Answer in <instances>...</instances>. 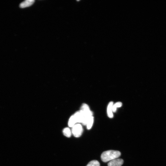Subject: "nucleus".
Listing matches in <instances>:
<instances>
[{
	"label": "nucleus",
	"mask_w": 166,
	"mask_h": 166,
	"mask_svg": "<svg viewBox=\"0 0 166 166\" xmlns=\"http://www.w3.org/2000/svg\"><path fill=\"white\" fill-rule=\"evenodd\" d=\"M121 155L119 151L109 150L103 152L101 156V159L102 162H106L118 158Z\"/></svg>",
	"instance_id": "f257e3e1"
},
{
	"label": "nucleus",
	"mask_w": 166,
	"mask_h": 166,
	"mask_svg": "<svg viewBox=\"0 0 166 166\" xmlns=\"http://www.w3.org/2000/svg\"><path fill=\"white\" fill-rule=\"evenodd\" d=\"M81 110L82 112L84 119L82 122L83 125H86L90 117L92 116L93 113L90 109L89 106L86 104L82 105Z\"/></svg>",
	"instance_id": "f03ea898"
},
{
	"label": "nucleus",
	"mask_w": 166,
	"mask_h": 166,
	"mask_svg": "<svg viewBox=\"0 0 166 166\" xmlns=\"http://www.w3.org/2000/svg\"><path fill=\"white\" fill-rule=\"evenodd\" d=\"M72 128V133L75 137H78L81 136L83 129L81 124H76Z\"/></svg>",
	"instance_id": "7ed1b4c3"
},
{
	"label": "nucleus",
	"mask_w": 166,
	"mask_h": 166,
	"mask_svg": "<svg viewBox=\"0 0 166 166\" xmlns=\"http://www.w3.org/2000/svg\"><path fill=\"white\" fill-rule=\"evenodd\" d=\"M123 162L122 159L117 158L110 161L108 164V166H121Z\"/></svg>",
	"instance_id": "20e7f679"
},
{
	"label": "nucleus",
	"mask_w": 166,
	"mask_h": 166,
	"mask_svg": "<svg viewBox=\"0 0 166 166\" xmlns=\"http://www.w3.org/2000/svg\"><path fill=\"white\" fill-rule=\"evenodd\" d=\"M74 115L77 123H82L84 119V116L82 110H80L76 112Z\"/></svg>",
	"instance_id": "39448f33"
},
{
	"label": "nucleus",
	"mask_w": 166,
	"mask_h": 166,
	"mask_svg": "<svg viewBox=\"0 0 166 166\" xmlns=\"http://www.w3.org/2000/svg\"><path fill=\"white\" fill-rule=\"evenodd\" d=\"M35 2L34 0H26L20 4L19 6L21 8L28 7L31 6Z\"/></svg>",
	"instance_id": "423d86ee"
},
{
	"label": "nucleus",
	"mask_w": 166,
	"mask_h": 166,
	"mask_svg": "<svg viewBox=\"0 0 166 166\" xmlns=\"http://www.w3.org/2000/svg\"><path fill=\"white\" fill-rule=\"evenodd\" d=\"M113 105V102H110L107 108V114L108 116L110 118H112L113 114L112 111V107Z\"/></svg>",
	"instance_id": "0eeeda50"
},
{
	"label": "nucleus",
	"mask_w": 166,
	"mask_h": 166,
	"mask_svg": "<svg viewBox=\"0 0 166 166\" xmlns=\"http://www.w3.org/2000/svg\"><path fill=\"white\" fill-rule=\"evenodd\" d=\"M77 123L74 115L72 116L69 120L68 124L69 127H72Z\"/></svg>",
	"instance_id": "6e6552de"
},
{
	"label": "nucleus",
	"mask_w": 166,
	"mask_h": 166,
	"mask_svg": "<svg viewBox=\"0 0 166 166\" xmlns=\"http://www.w3.org/2000/svg\"><path fill=\"white\" fill-rule=\"evenodd\" d=\"M94 121V118L93 116L90 117L86 124L87 128L88 130H90L92 128L93 125Z\"/></svg>",
	"instance_id": "1a4fd4ad"
},
{
	"label": "nucleus",
	"mask_w": 166,
	"mask_h": 166,
	"mask_svg": "<svg viewBox=\"0 0 166 166\" xmlns=\"http://www.w3.org/2000/svg\"><path fill=\"white\" fill-rule=\"evenodd\" d=\"M64 135L66 137H70L72 135V132L69 128H65L63 130Z\"/></svg>",
	"instance_id": "9d476101"
},
{
	"label": "nucleus",
	"mask_w": 166,
	"mask_h": 166,
	"mask_svg": "<svg viewBox=\"0 0 166 166\" xmlns=\"http://www.w3.org/2000/svg\"><path fill=\"white\" fill-rule=\"evenodd\" d=\"M122 106V103L121 102H116L114 104H113L112 107L113 112H115L116 111L117 108L121 107Z\"/></svg>",
	"instance_id": "9b49d317"
},
{
	"label": "nucleus",
	"mask_w": 166,
	"mask_h": 166,
	"mask_svg": "<svg viewBox=\"0 0 166 166\" xmlns=\"http://www.w3.org/2000/svg\"><path fill=\"white\" fill-rule=\"evenodd\" d=\"M87 166H100V164L98 161L94 160L90 162Z\"/></svg>",
	"instance_id": "f8f14e48"
},
{
	"label": "nucleus",
	"mask_w": 166,
	"mask_h": 166,
	"mask_svg": "<svg viewBox=\"0 0 166 166\" xmlns=\"http://www.w3.org/2000/svg\"></svg>",
	"instance_id": "ddd939ff"
}]
</instances>
